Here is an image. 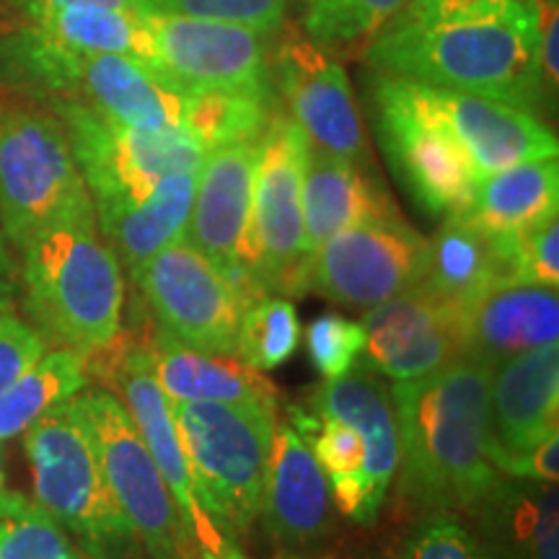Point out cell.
<instances>
[{
    "label": "cell",
    "mask_w": 559,
    "mask_h": 559,
    "mask_svg": "<svg viewBox=\"0 0 559 559\" xmlns=\"http://www.w3.org/2000/svg\"><path fill=\"white\" fill-rule=\"evenodd\" d=\"M536 0H409L373 39L376 73L487 96L526 111L549 102Z\"/></svg>",
    "instance_id": "6da1fadb"
},
{
    "label": "cell",
    "mask_w": 559,
    "mask_h": 559,
    "mask_svg": "<svg viewBox=\"0 0 559 559\" xmlns=\"http://www.w3.org/2000/svg\"><path fill=\"white\" fill-rule=\"evenodd\" d=\"M492 366L459 355L423 379L391 383L400 481L417 513H469L500 472L489 461Z\"/></svg>",
    "instance_id": "7a4b0ae2"
},
{
    "label": "cell",
    "mask_w": 559,
    "mask_h": 559,
    "mask_svg": "<svg viewBox=\"0 0 559 559\" xmlns=\"http://www.w3.org/2000/svg\"><path fill=\"white\" fill-rule=\"evenodd\" d=\"M19 254L29 324L47 345L88 358L117 340L124 280L120 262L102 239L94 210L37 230L21 243Z\"/></svg>",
    "instance_id": "3957f363"
},
{
    "label": "cell",
    "mask_w": 559,
    "mask_h": 559,
    "mask_svg": "<svg viewBox=\"0 0 559 559\" xmlns=\"http://www.w3.org/2000/svg\"><path fill=\"white\" fill-rule=\"evenodd\" d=\"M13 81L50 104H79L140 130L181 128L187 91L158 68L122 55H88L26 29L5 50Z\"/></svg>",
    "instance_id": "277c9868"
},
{
    "label": "cell",
    "mask_w": 559,
    "mask_h": 559,
    "mask_svg": "<svg viewBox=\"0 0 559 559\" xmlns=\"http://www.w3.org/2000/svg\"><path fill=\"white\" fill-rule=\"evenodd\" d=\"M194 498L210 526L236 544L262 510L275 412L251 404L169 402Z\"/></svg>",
    "instance_id": "5b68a950"
},
{
    "label": "cell",
    "mask_w": 559,
    "mask_h": 559,
    "mask_svg": "<svg viewBox=\"0 0 559 559\" xmlns=\"http://www.w3.org/2000/svg\"><path fill=\"white\" fill-rule=\"evenodd\" d=\"M24 451L34 500L79 539L88 559L135 557L140 542L104 477L73 400L58 404L24 432Z\"/></svg>",
    "instance_id": "8992f818"
},
{
    "label": "cell",
    "mask_w": 559,
    "mask_h": 559,
    "mask_svg": "<svg viewBox=\"0 0 559 559\" xmlns=\"http://www.w3.org/2000/svg\"><path fill=\"white\" fill-rule=\"evenodd\" d=\"M94 210L58 115L0 102V230L13 247L68 215Z\"/></svg>",
    "instance_id": "52a82bcc"
},
{
    "label": "cell",
    "mask_w": 559,
    "mask_h": 559,
    "mask_svg": "<svg viewBox=\"0 0 559 559\" xmlns=\"http://www.w3.org/2000/svg\"><path fill=\"white\" fill-rule=\"evenodd\" d=\"M104 477L151 559H198L185 515L174 502L143 438L115 394L88 389L73 396Z\"/></svg>",
    "instance_id": "ba28073f"
},
{
    "label": "cell",
    "mask_w": 559,
    "mask_h": 559,
    "mask_svg": "<svg viewBox=\"0 0 559 559\" xmlns=\"http://www.w3.org/2000/svg\"><path fill=\"white\" fill-rule=\"evenodd\" d=\"M370 99L383 156L415 205L430 218L466 213L479 181L472 158L417 102L412 83L379 73Z\"/></svg>",
    "instance_id": "9c48e42d"
},
{
    "label": "cell",
    "mask_w": 559,
    "mask_h": 559,
    "mask_svg": "<svg viewBox=\"0 0 559 559\" xmlns=\"http://www.w3.org/2000/svg\"><path fill=\"white\" fill-rule=\"evenodd\" d=\"M309 138L288 111H272L260 135L247 236V270L264 296H293L304 260V174Z\"/></svg>",
    "instance_id": "30bf717a"
},
{
    "label": "cell",
    "mask_w": 559,
    "mask_h": 559,
    "mask_svg": "<svg viewBox=\"0 0 559 559\" xmlns=\"http://www.w3.org/2000/svg\"><path fill=\"white\" fill-rule=\"evenodd\" d=\"M428 239L402 215L368 221L332 236L300 262L293 296L317 293L349 309H370L415 288Z\"/></svg>",
    "instance_id": "8fae6325"
},
{
    "label": "cell",
    "mask_w": 559,
    "mask_h": 559,
    "mask_svg": "<svg viewBox=\"0 0 559 559\" xmlns=\"http://www.w3.org/2000/svg\"><path fill=\"white\" fill-rule=\"evenodd\" d=\"M91 200L143 198L158 179L200 171L205 148L185 128L140 130L79 104H52Z\"/></svg>",
    "instance_id": "7c38bea8"
},
{
    "label": "cell",
    "mask_w": 559,
    "mask_h": 559,
    "mask_svg": "<svg viewBox=\"0 0 559 559\" xmlns=\"http://www.w3.org/2000/svg\"><path fill=\"white\" fill-rule=\"evenodd\" d=\"M128 275L158 326L207 353L236 355L243 298L202 251L181 236Z\"/></svg>",
    "instance_id": "4fadbf2b"
},
{
    "label": "cell",
    "mask_w": 559,
    "mask_h": 559,
    "mask_svg": "<svg viewBox=\"0 0 559 559\" xmlns=\"http://www.w3.org/2000/svg\"><path fill=\"white\" fill-rule=\"evenodd\" d=\"M270 66L280 99L306 132L311 148L355 164L368 160L358 102L332 50L306 37L300 26L285 24Z\"/></svg>",
    "instance_id": "5bb4252c"
},
{
    "label": "cell",
    "mask_w": 559,
    "mask_h": 559,
    "mask_svg": "<svg viewBox=\"0 0 559 559\" xmlns=\"http://www.w3.org/2000/svg\"><path fill=\"white\" fill-rule=\"evenodd\" d=\"M260 138L221 145L205 153L194 187L185 239L202 251L234 285L243 304L264 293L247 270V236Z\"/></svg>",
    "instance_id": "9a60e30c"
},
{
    "label": "cell",
    "mask_w": 559,
    "mask_h": 559,
    "mask_svg": "<svg viewBox=\"0 0 559 559\" xmlns=\"http://www.w3.org/2000/svg\"><path fill=\"white\" fill-rule=\"evenodd\" d=\"M148 26L156 62L179 88H275L267 34L249 26L166 13H140Z\"/></svg>",
    "instance_id": "2e32d148"
},
{
    "label": "cell",
    "mask_w": 559,
    "mask_h": 559,
    "mask_svg": "<svg viewBox=\"0 0 559 559\" xmlns=\"http://www.w3.org/2000/svg\"><path fill=\"white\" fill-rule=\"evenodd\" d=\"M107 349L111 355L107 358L104 373L111 376V383L120 391V402L128 409L132 423H135L145 449L156 461L160 477H164L174 502L185 515L187 528H190L192 539L198 544V555L200 551H221L226 547V542L215 534V528L210 526L205 513L198 506V498H194L190 464H187L185 449L179 443L169 400H166L164 391L156 383V376H153L148 349H145L143 342L122 340V332L117 334V340Z\"/></svg>",
    "instance_id": "e0dca14e"
},
{
    "label": "cell",
    "mask_w": 559,
    "mask_h": 559,
    "mask_svg": "<svg viewBox=\"0 0 559 559\" xmlns=\"http://www.w3.org/2000/svg\"><path fill=\"white\" fill-rule=\"evenodd\" d=\"M409 83L417 102L459 140L479 179L526 160L557 158V135L534 111L464 91Z\"/></svg>",
    "instance_id": "ac0fdd59"
},
{
    "label": "cell",
    "mask_w": 559,
    "mask_h": 559,
    "mask_svg": "<svg viewBox=\"0 0 559 559\" xmlns=\"http://www.w3.org/2000/svg\"><path fill=\"white\" fill-rule=\"evenodd\" d=\"M360 324L366 332L360 366L391 383L423 379L464 355L459 311L419 288L370 306Z\"/></svg>",
    "instance_id": "d6986e66"
},
{
    "label": "cell",
    "mask_w": 559,
    "mask_h": 559,
    "mask_svg": "<svg viewBox=\"0 0 559 559\" xmlns=\"http://www.w3.org/2000/svg\"><path fill=\"white\" fill-rule=\"evenodd\" d=\"M559 432V347L528 349L492 368L489 379V461L534 449Z\"/></svg>",
    "instance_id": "ffe728a7"
},
{
    "label": "cell",
    "mask_w": 559,
    "mask_h": 559,
    "mask_svg": "<svg viewBox=\"0 0 559 559\" xmlns=\"http://www.w3.org/2000/svg\"><path fill=\"white\" fill-rule=\"evenodd\" d=\"M461 353L487 366L559 345V293L547 285L510 283L487 290L459 311Z\"/></svg>",
    "instance_id": "44dd1931"
},
{
    "label": "cell",
    "mask_w": 559,
    "mask_h": 559,
    "mask_svg": "<svg viewBox=\"0 0 559 559\" xmlns=\"http://www.w3.org/2000/svg\"><path fill=\"white\" fill-rule=\"evenodd\" d=\"M330 481L309 438L290 423L275 425L262 489V521L280 544L304 547L330 528Z\"/></svg>",
    "instance_id": "7402d4cb"
},
{
    "label": "cell",
    "mask_w": 559,
    "mask_h": 559,
    "mask_svg": "<svg viewBox=\"0 0 559 559\" xmlns=\"http://www.w3.org/2000/svg\"><path fill=\"white\" fill-rule=\"evenodd\" d=\"M143 345L156 383L169 402L251 404L277 412L275 383L262 370L247 366L239 355L190 347L158 324Z\"/></svg>",
    "instance_id": "603a6c76"
},
{
    "label": "cell",
    "mask_w": 559,
    "mask_h": 559,
    "mask_svg": "<svg viewBox=\"0 0 559 559\" xmlns=\"http://www.w3.org/2000/svg\"><path fill=\"white\" fill-rule=\"evenodd\" d=\"M515 239H495L464 213L445 215L425 247L423 277L415 288L461 311L498 285L515 283Z\"/></svg>",
    "instance_id": "cb8c5ba5"
},
{
    "label": "cell",
    "mask_w": 559,
    "mask_h": 559,
    "mask_svg": "<svg viewBox=\"0 0 559 559\" xmlns=\"http://www.w3.org/2000/svg\"><path fill=\"white\" fill-rule=\"evenodd\" d=\"M466 515L492 559H559L557 481L500 474Z\"/></svg>",
    "instance_id": "d4e9b609"
},
{
    "label": "cell",
    "mask_w": 559,
    "mask_h": 559,
    "mask_svg": "<svg viewBox=\"0 0 559 559\" xmlns=\"http://www.w3.org/2000/svg\"><path fill=\"white\" fill-rule=\"evenodd\" d=\"M198 174H169L158 179L143 198L94 200L96 226L120 267L135 270L185 236Z\"/></svg>",
    "instance_id": "484cf974"
},
{
    "label": "cell",
    "mask_w": 559,
    "mask_h": 559,
    "mask_svg": "<svg viewBox=\"0 0 559 559\" xmlns=\"http://www.w3.org/2000/svg\"><path fill=\"white\" fill-rule=\"evenodd\" d=\"M311 407L317 417H337L358 428L368 445V500L379 515L391 481L400 466V436H396L391 389L373 370L355 366L342 379L326 381L313 391Z\"/></svg>",
    "instance_id": "4316f807"
},
{
    "label": "cell",
    "mask_w": 559,
    "mask_h": 559,
    "mask_svg": "<svg viewBox=\"0 0 559 559\" xmlns=\"http://www.w3.org/2000/svg\"><path fill=\"white\" fill-rule=\"evenodd\" d=\"M389 215L400 213L360 164L309 148L304 174V260L342 230Z\"/></svg>",
    "instance_id": "83f0119b"
},
{
    "label": "cell",
    "mask_w": 559,
    "mask_h": 559,
    "mask_svg": "<svg viewBox=\"0 0 559 559\" xmlns=\"http://www.w3.org/2000/svg\"><path fill=\"white\" fill-rule=\"evenodd\" d=\"M557 207L559 164L557 158H539L481 177L464 215L495 239H519L557 218Z\"/></svg>",
    "instance_id": "f1b7e54d"
},
{
    "label": "cell",
    "mask_w": 559,
    "mask_h": 559,
    "mask_svg": "<svg viewBox=\"0 0 559 559\" xmlns=\"http://www.w3.org/2000/svg\"><path fill=\"white\" fill-rule=\"evenodd\" d=\"M32 32L52 45L88 55H122L158 68L156 45L135 9H111V5H60V9L37 13Z\"/></svg>",
    "instance_id": "f546056e"
},
{
    "label": "cell",
    "mask_w": 559,
    "mask_h": 559,
    "mask_svg": "<svg viewBox=\"0 0 559 559\" xmlns=\"http://www.w3.org/2000/svg\"><path fill=\"white\" fill-rule=\"evenodd\" d=\"M290 425L309 438L340 513L360 526H373L379 515L368 500V445L358 428L337 417H311L304 409H290Z\"/></svg>",
    "instance_id": "4dcf8cb0"
},
{
    "label": "cell",
    "mask_w": 559,
    "mask_h": 559,
    "mask_svg": "<svg viewBox=\"0 0 559 559\" xmlns=\"http://www.w3.org/2000/svg\"><path fill=\"white\" fill-rule=\"evenodd\" d=\"M88 383V360L68 347L47 349L0 394V443L26 430L58 404L73 400Z\"/></svg>",
    "instance_id": "1f68e13d"
},
{
    "label": "cell",
    "mask_w": 559,
    "mask_h": 559,
    "mask_svg": "<svg viewBox=\"0 0 559 559\" xmlns=\"http://www.w3.org/2000/svg\"><path fill=\"white\" fill-rule=\"evenodd\" d=\"M277 109L275 88H194L185 99V128L205 151L257 140Z\"/></svg>",
    "instance_id": "d6a6232c"
},
{
    "label": "cell",
    "mask_w": 559,
    "mask_h": 559,
    "mask_svg": "<svg viewBox=\"0 0 559 559\" xmlns=\"http://www.w3.org/2000/svg\"><path fill=\"white\" fill-rule=\"evenodd\" d=\"M0 559H88L37 500L0 495Z\"/></svg>",
    "instance_id": "836d02e7"
},
{
    "label": "cell",
    "mask_w": 559,
    "mask_h": 559,
    "mask_svg": "<svg viewBox=\"0 0 559 559\" xmlns=\"http://www.w3.org/2000/svg\"><path fill=\"white\" fill-rule=\"evenodd\" d=\"M300 345V321L288 298L262 296L243 309L236 355L257 370L285 366Z\"/></svg>",
    "instance_id": "e575fe53"
},
{
    "label": "cell",
    "mask_w": 559,
    "mask_h": 559,
    "mask_svg": "<svg viewBox=\"0 0 559 559\" xmlns=\"http://www.w3.org/2000/svg\"><path fill=\"white\" fill-rule=\"evenodd\" d=\"M407 3L409 0H306L300 29L326 50L362 45Z\"/></svg>",
    "instance_id": "d590c367"
},
{
    "label": "cell",
    "mask_w": 559,
    "mask_h": 559,
    "mask_svg": "<svg viewBox=\"0 0 559 559\" xmlns=\"http://www.w3.org/2000/svg\"><path fill=\"white\" fill-rule=\"evenodd\" d=\"M130 3L138 13L226 21L262 34H275L285 24L290 0H130Z\"/></svg>",
    "instance_id": "8d00e7d4"
},
{
    "label": "cell",
    "mask_w": 559,
    "mask_h": 559,
    "mask_svg": "<svg viewBox=\"0 0 559 559\" xmlns=\"http://www.w3.org/2000/svg\"><path fill=\"white\" fill-rule=\"evenodd\" d=\"M306 353L324 381L342 379L358 366L366 332L360 321L345 319L342 313H321L306 330Z\"/></svg>",
    "instance_id": "74e56055"
},
{
    "label": "cell",
    "mask_w": 559,
    "mask_h": 559,
    "mask_svg": "<svg viewBox=\"0 0 559 559\" xmlns=\"http://www.w3.org/2000/svg\"><path fill=\"white\" fill-rule=\"evenodd\" d=\"M400 559H492L456 513H425L409 531Z\"/></svg>",
    "instance_id": "f35d334b"
},
{
    "label": "cell",
    "mask_w": 559,
    "mask_h": 559,
    "mask_svg": "<svg viewBox=\"0 0 559 559\" xmlns=\"http://www.w3.org/2000/svg\"><path fill=\"white\" fill-rule=\"evenodd\" d=\"M47 349L41 334L13 309V298H0V394Z\"/></svg>",
    "instance_id": "ab89813d"
},
{
    "label": "cell",
    "mask_w": 559,
    "mask_h": 559,
    "mask_svg": "<svg viewBox=\"0 0 559 559\" xmlns=\"http://www.w3.org/2000/svg\"><path fill=\"white\" fill-rule=\"evenodd\" d=\"M515 283L559 285V221L549 218L515 239L513 249Z\"/></svg>",
    "instance_id": "60d3db41"
},
{
    "label": "cell",
    "mask_w": 559,
    "mask_h": 559,
    "mask_svg": "<svg viewBox=\"0 0 559 559\" xmlns=\"http://www.w3.org/2000/svg\"><path fill=\"white\" fill-rule=\"evenodd\" d=\"M502 477L534 479V481H557L559 479V432H551L534 449L519 453V456L502 461L498 466Z\"/></svg>",
    "instance_id": "b9f144b4"
},
{
    "label": "cell",
    "mask_w": 559,
    "mask_h": 559,
    "mask_svg": "<svg viewBox=\"0 0 559 559\" xmlns=\"http://www.w3.org/2000/svg\"><path fill=\"white\" fill-rule=\"evenodd\" d=\"M19 288V267L11 257L9 239L0 230V298H13Z\"/></svg>",
    "instance_id": "7bdbcfd3"
},
{
    "label": "cell",
    "mask_w": 559,
    "mask_h": 559,
    "mask_svg": "<svg viewBox=\"0 0 559 559\" xmlns=\"http://www.w3.org/2000/svg\"><path fill=\"white\" fill-rule=\"evenodd\" d=\"M79 3L111 5V9H132L130 0H26V13H29V16H37V13L60 9V5H79Z\"/></svg>",
    "instance_id": "ee69618b"
},
{
    "label": "cell",
    "mask_w": 559,
    "mask_h": 559,
    "mask_svg": "<svg viewBox=\"0 0 559 559\" xmlns=\"http://www.w3.org/2000/svg\"><path fill=\"white\" fill-rule=\"evenodd\" d=\"M200 559H249L236 544H226L221 551H200Z\"/></svg>",
    "instance_id": "f6af8a7d"
},
{
    "label": "cell",
    "mask_w": 559,
    "mask_h": 559,
    "mask_svg": "<svg viewBox=\"0 0 559 559\" xmlns=\"http://www.w3.org/2000/svg\"><path fill=\"white\" fill-rule=\"evenodd\" d=\"M3 481H5V479H3V466H0V495L5 492V485H3Z\"/></svg>",
    "instance_id": "bcb514c9"
}]
</instances>
